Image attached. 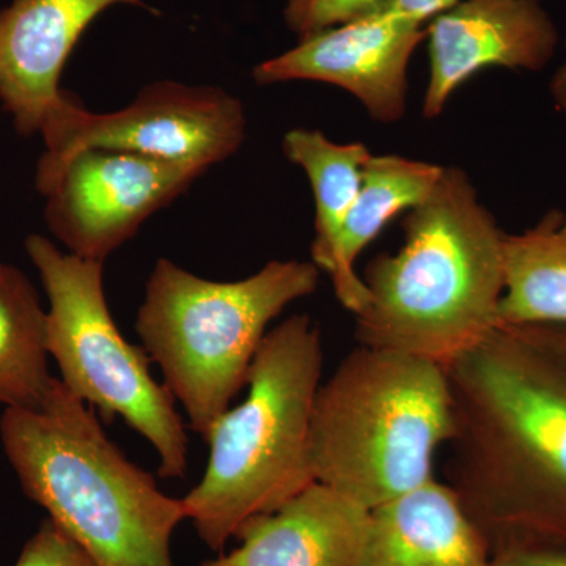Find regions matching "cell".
Masks as SVG:
<instances>
[{
  "instance_id": "obj_1",
  "label": "cell",
  "mask_w": 566,
  "mask_h": 566,
  "mask_svg": "<svg viewBox=\"0 0 566 566\" xmlns=\"http://www.w3.org/2000/svg\"><path fill=\"white\" fill-rule=\"evenodd\" d=\"M446 371L449 485L491 546L566 545V326L499 324Z\"/></svg>"
},
{
  "instance_id": "obj_2",
  "label": "cell",
  "mask_w": 566,
  "mask_h": 566,
  "mask_svg": "<svg viewBox=\"0 0 566 566\" xmlns=\"http://www.w3.org/2000/svg\"><path fill=\"white\" fill-rule=\"evenodd\" d=\"M504 237L468 175L444 167L438 185L405 221L400 251L365 271L368 301L356 338L449 365L501 324Z\"/></svg>"
},
{
  "instance_id": "obj_3",
  "label": "cell",
  "mask_w": 566,
  "mask_h": 566,
  "mask_svg": "<svg viewBox=\"0 0 566 566\" xmlns=\"http://www.w3.org/2000/svg\"><path fill=\"white\" fill-rule=\"evenodd\" d=\"M0 439L22 491L96 566H175L170 543L186 520L104 433L91 406L55 378L40 408H7Z\"/></svg>"
},
{
  "instance_id": "obj_4",
  "label": "cell",
  "mask_w": 566,
  "mask_h": 566,
  "mask_svg": "<svg viewBox=\"0 0 566 566\" xmlns=\"http://www.w3.org/2000/svg\"><path fill=\"white\" fill-rule=\"evenodd\" d=\"M322 371V333L311 316L294 315L263 338L248 395L208 431L203 479L181 499L208 549L222 553L245 521L316 482L311 427Z\"/></svg>"
},
{
  "instance_id": "obj_5",
  "label": "cell",
  "mask_w": 566,
  "mask_h": 566,
  "mask_svg": "<svg viewBox=\"0 0 566 566\" xmlns=\"http://www.w3.org/2000/svg\"><path fill=\"white\" fill-rule=\"evenodd\" d=\"M452 436L444 365L359 345L316 392L312 469L316 482L375 510L431 482Z\"/></svg>"
},
{
  "instance_id": "obj_6",
  "label": "cell",
  "mask_w": 566,
  "mask_h": 566,
  "mask_svg": "<svg viewBox=\"0 0 566 566\" xmlns=\"http://www.w3.org/2000/svg\"><path fill=\"white\" fill-rule=\"evenodd\" d=\"M314 262H271L243 281L214 282L161 259L137 312L136 333L189 427L207 438L248 385L268 326L294 301L315 293Z\"/></svg>"
},
{
  "instance_id": "obj_7",
  "label": "cell",
  "mask_w": 566,
  "mask_h": 566,
  "mask_svg": "<svg viewBox=\"0 0 566 566\" xmlns=\"http://www.w3.org/2000/svg\"><path fill=\"white\" fill-rule=\"evenodd\" d=\"M25 252L50 301L48 352L62 385L106 422L120 417L155 449L159 476L181 480L189 464L185 422L172 394L153 378L150 356L112 318L103 263L62 252L41 234L25 240Z\"/></svg>"
},
{
  "instance_id": "obj_8",
  "label": "cell",
  "mask_w": 566,
  "mask_h": 566,
  "mask_svg": "<svg viewBox=\"0 0 566 566\" xmlns=\"http://www.w3.org/2000/svg\"><path fill=\"white\" fill-rule=\"evenodd\" d=\"M40 133L44 153L35 177L85 150L136 153L208 170L241 147L245 117L240 99L221 88L158 82L111 114H93L65 95Z\"/></svg>"
},
{
  "instance_id": "obj_9",
  "label": "cell",
  "mask_w": 566,
  "mask_h": 566,
  "mask_svg": "<svg viewBox=\"0 0 566 566\" xmlns=\"http://www.w3.org/2000/svg\"><path fill=\"white\" fill-rule=\"evenodd\" d=\"M205 172L136 153L85 150L35 182L51 233L73 255L104 263Z\"/></svg>"
},
{
  "instance_id": "obj_10",
  "label": "cell",
  "mask_w": 566,
  "mask_h": 566,
  "mask_svg": "<svg viewBox=\"0 0 566 566\" xmlns=\"http://www.w3.org/2000/svg\"><path fill=\"white\" fill-rule=\"evenodd\" d=\"M427 35L423 24L390 9L301 39L293 50L253 69L256 84L318 81L337 85L381 123L406 112L408 65Z\"/></svg>"
},
{
  "instance_id": "obj_11",
  "label": "cell",
  "mask_w": 566,
  "mask_h": 566,
  "mask_svg": "<svg viewBox=\"0 0 566 566\" xmlns=\"http://www.w3.org/2000/svg\"><path fill=\"white\" fill-rule=\"evenodd\" d=\"M423 115L442 114L461 84L488 66L539 71L556 54V22L538 0H461L436 17Z\"/></svg>"
},
{
  "instance_id": "obj_12",
  "label": "cell",
  "mask_w": 566,
  "mask_h": 566,
  "mask_svg": "<svg viewBox=\"0 0 566 566\" xmlns=\"http://www.w3.org/2000/svg\"><path fill=\"white\" fill-rule=\"evenodd\" d=\"M140 0H11L0 9V103L22 136L40 133L66 93L63 66L103 11Z\"/></svg>"
},
{
  "instance_id": "obj_13",
  "label": "cell",
  "mask_w": 566,
  "mask_h": 566,
  "mask_svg": "<svg viewBox=\"0 0 566 566\" xmlns=\"http://www.w3.org/2000/svg\"><path fill=\"white\" fill-rule=\"evenodd\" d=\"M371 510L314 482L245 521L238 545L200 566H359Z\"/></svg>"
},
{
  "instance_id": "obj_14",
  "label": "cell",
  "mask_w": 566,
  "mask_h": 566,
  "mask_svg": "<svg viewBox=\"0 0 566 566\" xmlns=\"http://www.w3.org/2000/svg\"><path fill=\"white\" fill-rule=\"evenodd\" d=\"M491 558L460 495L433 479L371 510L359 566H491Z\"/></svg>"
},
{
  "instance_id": "obj_15",
  "label": "cell",
  "mask_w": 566,
  "mask_h": 566,
  "mask_svg": "<svg viewBox=\"0 0 566 566\" xmlns=\"http://www.w3.org/2000/svg\"><path fill=\"white\" fill-rule=\"evenodd\" d=\"M283 151L303 167L315 196V238L312 260L333 281L335 296L353 315L368 301L364 281L345 273L340 255L342 232L359 192L365 164L371 153L364 144H335L323 133L293 129L283 139Z\"/></svg>"
},
{
  "instance_id": "obj_16",
  "label": "cell",
  "mask_w": 566,
  "mask_h": 566,
  "mask_svg": "<svg viewBox=\"0 0 566 566\" xmlns=\"http://www.w3.org/2000/svg\"><path fill=\"white\" fill-rule=\"evenodd\" d=\"M501 324L566 326V212H546L526 232L504 237Z\"/></svg>"
},
{
  "instance_id": "obj_17",
  "label": "cell",
  "mask_w": 566,
  "mask_h": 566,
  "mask_svg": "<svg viewBox=\"0 0 566 566\" xmlns=\"http://www.w3.org/2000/svg\"><path fill=\"white\" fill-rule=\"evenodd\" d=\"M48 359L39 293L18 268L0 262V406L40 408L55 381Z\"/></svg>"
},
{
  "instance_id": "obj_18",
  "label": "cell",
  "mask_w": 566,
  "mask_h": 566,
  "mask_svg": "<svg viewBox=\"0 0 566 566\" xmlns=\"http://www.w3.org/2000/svg\"><path fill=\"white\" fill-rule=\"evenodd\" d=\"M442 172L444 167L438 164L397 155L370 156L342 232V263L349 279L364 281L356 271L360 253L395 216L419 207L433 191Z\"/></svg>"
},
{
  "instance_id": "obj_19",
  "label": "cell",
  "mask_w": 566,
  "mask_h": 566,
  "mask_svg": "<svg viewBox=\"0 0 566 566\" xmlns=\"http://www.w3.org/2000/svg\"><path fill=\"white\" fill-rule=\"evenodd\" d=\"M389 0H286L283 17L300 39L363 20L386 9Z\"/></svg>"
},
{
  "instance_id": "obj_20",
  "label": "cell",
  "mask_w": 566,
  "mask_h": 566,
  "mask_svg": "<svg viewBox=\"0 0 566 566\" xmlns=\"http://www.w3.org/2000/svg\"><path fill=\"white\" fill-rule=\"evenodd\" d=\"M14 566H96L76 542L48 517L22 547Z\"/></svg>"
},
{
  "instance_id": "obj_21",
  "label": "cell",
  "mask_w": 566,
  "mask_h": 566,
  "mask_svg": "<svg viewBox=\"0 0 566 566\" xmlns=\"http://www.w3.org/2000/svg\"><path fill=\"white\" fill-rule=\"evenodd\" d=\"M491 566H566V545L543 542L505 543L493 547Z\"/></svg>"
},
{
  "instance_id": "obj_22",
  "label": "cell",
  "mask_w": 566,
  "mask_h": 566,
  "mask_svg": "<svg viewBox=\"0 0 566 566\" xmlns=\"http://www.w3.org/2000/svg\"><path fill=\"white\" fill-rule=\"evenodd\" d=\"M460 2L461 0H389L387 6L409 20L424 24Z\"/></svg>"
},
{
  "instance_id": "obj_23",
  "label": "cell",
  "mask_w": 566,
  "mask_h": 566,
  "mask_svg": "<svg viewBox=\"0 0 566 566\" xmlns=\"http://www.w3.org/2000/svg\"><path fill=\"white\" fill-rule=\"evenodd\" d=\"M551 96L553 102L556 104L558 112L564 115L566 125V39H565V61L558 66L556 73H554L553 80L549 84Z\"/></svg>"
}]
</instances>
